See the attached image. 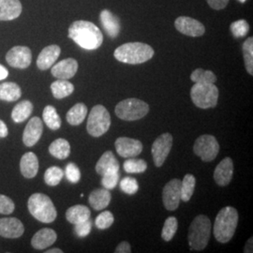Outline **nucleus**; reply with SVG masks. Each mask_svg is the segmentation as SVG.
<instances>
[{"mask_svg": "<svg viewBox=\"0 0 253 253\" xmlns=\"http://www.w3.org/2000/svg\"><path fill=\"white\" fill-rule=\"evenodd\" d=\"M101 25L111 38H117L120 32V21L117 15L108 9H103L100 14Z\"/></svg>", "mask_w": 253, "mask_h": 253, "instance_id": "nucleus-23", "label": "nucleus"}, {"mask_svg": "<svg viewBox=\"0 0 253 253\" xmlns=\"http://www.w3.org/2000/svg\"><path fill=\"white\" fill-rule=\"evenodd\" d=\"M6 60L10 67L24 70L30 66L32 54L27 46H15L6 54Z\"/></svg>", "mask_w": 253, "mask_h": 253, "instance_id": "nucleus-11", "label": "nucleus"}, {"mask_svg": "<svg viewBox=\"0 0 253 253\" xmlns=\"http://www.w3.org/2000/svg\"><path fill=\"white\" fill-rule=\"evenodd\" d=\"M238 223V212L233 207L222 208L214 223V236L219 243L229 242L235 235Z\"/></svg>", "mask_w": 253, "mask_h": 253, "instance_id": "nucleus-3", "label": "nucleus"}, {"mask_svg": "<svg viewBox=\"0 0 253 253\" xmlns=\"http://www.w3.org/2000/svg\"><path fill=\"white\" fill-rule=\"evenodd\" d=\"M69 38L85 50H96L103 42L100 28L88 21H75L69 28Z\"/></svg>", "mask_w": 253, "mask_h": 253, "instance_id": "nucleus-1", "label": "nucleus"}, {"mask_svg": "<svg viewBox=\"0 0 253 253\" xmlns=\"http://www.w3.org/2000/svg\"><path fill=\"white\" fill-rule=\"evenodd\" d=\"M25 227L16 217L0 218V235L5 238H18L24 235Z\"/></svg>", "mask_w": 253, "mask_h": 253, "instance_id": "nucleus-16", "label": "nucleus"}, {"mask_svg": "<svg viewBox=\"0 0 253 253\" xmlns=\"http://www.w3.org/2000/svg\"><path fill=\"white\" fill-rule=\"evenodd\" d=\"M64 172L61 168L57 166H52L46 170L44 173V181L48 186H57L63 178Z\"/></svg>", "mask_w": 253, "mask_h": 253, "instance_id": "nucleus-37", "label": "nucleus"}, {"mask_svg": "<svg viewBox=\"0 0 253 253\" xmlns=\"http://www.w3.org/2000/svg\"><path fill=\"white\" fill-rule=\"evenodd\" d=\"M193 151L195 155L202 159L203 162L209 163L217 158L219 152V145L215 136L205 134L196 139Z\"/></svg>", "mask_w": 253, "mask_h": 253, "instance_id": "nucleus-9", "label": "nucleus"}, {"mask_svg": "<svg viewBox=\"0 0 253 253\" xmlns=\"http://www.w3.org/2000/svg\"><path fill=\"white\" fill-rule=\"evenodd\" d=\"M116 253H131V248L128 242L123 241L120 244L118 245L115 251Z\"/></svg>", "mask_w": 253, "mask_h": 253, "instance_id": "nucleus-47", "label": "nucleus"}, {"mask_svg": "<svg viewBox=\"0 0 253 253\" xmlns=\"http://www.w3.org/2000/svg\"><path fill=\"white\" fill-rule=\"evenodd\" d=\"M20 170L26 178L35 177L39 171V160L36 154L27 152L23 155L20 162Z\"/></svg>", "mask_w": 253, "mask_h": 253, "instance_id": "nucleus-24", "label": "nucleus"}, {"mask_svg": "<svg viewBox=\"0 0 253 253\" xmlns=\"http://www.w3.org/2000/svg\"><path fill=\"white\" fill-rule=\"evenodd\" d=\"M20 0H0V21H11L22 13Z\"/></svg>", "mask_w": 253, "mask_h": 253, "instance_id": "nucleus-22", "label": "nucleus"}, {"mask_svg": "<svg viewBox=\"0 0 253 253\" xmlns=\"http://www.w3.org/2000/svg\"><path fill=\"white\" fill-rule=\"evenodd\" d=\"M111 126V116L103 105H95L88 116L86 129L92 137L105 134Z\"/></svg>", "mask_w": 253, "mask_h": 253, "instance_id": "nucleus-8", "label": "nucleus"}, {"mask_svg": "<svg viewBox=\"0 0 253 253\" xmlns=\"http://www.w3.org/2000/svg\"><path fill=\"white\" fill-rule=\"evenodd\" d=\"M208 5L212 8V9H224L227 6V4L229 3V0H207Z\"/></svg>", "mask_w": 253, "mask_h": 253, "instance_id": "nucleus-46", "label": "nucleus"}, {"mask_svg": "<svg viewBox=\"0 0 253 253\" xmlns=\"http://www.w3.org/2000/svg\"><path fill=\"white\" fill-rule=\"evenodd\" d=\"M52 75L57 79L69 80L73 78L78 71V62L74 58H66L52 66Z\"/></svg>", "mask_w": 253, "mask_h": 253, "instance_id": "nucleus-17", "label": "nucleus"}, {"mask_svg": "<svg viewBox=\"0 0 253 253\" xmlns=\"http://www.w3.org/2000/svg\"><path fill=\"white\" fill-rule=\"evenodd\" d=\"M211 221L205 215H199L193 219L189 230V246L191 251H203L207 248L211 236Z\"/></svg>", "mask_w": 253, "mask_h": 253, "instance_id": "nucleus-4", "label": "nucleus"}, {"mask_svg": "<svg viewBox=\"0 0 253 253\" xmlns=\"http://www.w3.org/2000/svg\"><path fill=\"white\" fill-rule=\"evenodd\" d=\"M115 112L117 117L122 120L136 121L148 114L149 105L139 99H126L118 103Z\"/></svg>", "mask_w": 253, "mask_h": 253, "instance_id": "nucleus-7", "label": "nucleus"}, {"mask_svg": "<svg viewBox=\"0 0 253 253\" xmlns=\"http://www.w3.org/2000/svg\"><path fill=\"white\" fill-rule=\"evenodd\" d=\"M42 118H43V121L45 122L46 126H48L50 129L57 130L60 128L61 118L57 114V111L54 106L47 105L43 110Z\"/></svg>", "mask_w": 253, "mask_h": 253, "instance_id": "nucleus-32", "label": "nucleus"}, {"mask_svg": "<svg viewBox=\"0 0 253 253\" xmlns=\"http://www.w3.org/2000/svg\"><path fill=\"white\" fill-rule=\"evenodd\" d=\"M51 90L55 99L61 100L73 94L74 85L68 80L58 79L51 84Z\"/></svg>", "mask_w": 253, "mask_h": 253, "instance_id": "nucleus-30", "label": "nucleus"}, {"mask_svg": "<svg viewBox=\"0 0 253 253\" xmlns=\"http://www.w3.org/2000/svg\"><path fill=\"white\" fill-rule=\"evenodd\" d=\"M92 230V222L90 219H87L85 221H83L81 223L75 224L74 232L79 237H85L90 234Z\"/></svg>", "mask_w": 253, "mask_h": 253, "instance_id": "nucleus-45", "label": "nucleus"}, {"mask_svg": "<svg viewBox=\"0 0 253 253\" xmlns=\"http://www.w3.org/2000/svg\"><path fill=\"white\" fill-rule=\"evenodd\" d=\"M230 29L235 38H242L249 33L250 26L246 20H238L231 24Z\"/></svg>", "mask_w": 253, "mask_h": 253, "instance_id": "nucleus-39", "label": "nucleus"}, {"mask_svg": "<svg viewBox=\"0 0 253 253\" xmlns=\"http://www.w3.org/2000/svg\"><path fill=\"white\" fill-rule=\"evenodd\" d=\"M180 200L181 180L174 178L169 181L163 188V205L167 210L173 211L179 207Z\"/></svg>", "mask_w": 253, "mask_h": 253, "instance_id": "nucleus-12", "label": "nucleus"}, {"mask_svg": "<svg viewBox=\"0 0 253 253\" xmlns=\"http://www.w3.org/2000/svg\"><path fill=\"white\" fill-rule=\"evenodd\" d=\"M22 96L21 87L17 84L7 82L0 84V100L5 101H15Z\"/></svg>", "mask_w": 253, "mask_h": 253, "instance_id": "nucleus-27", "label": "nucleus"}, {"mask_svg": "<svg viewBox=\"0 0 253 253\" xmlns=\"http://www.w3.org/2000/svg\"><path fill=\"white\" fill-rule=\"evenodd\" d=\"M49 152L58 160H66L71 154V145L67 140L59 138L50 145Z\"/></svg>", "mask_w": 253, "mask_h": 253, "instance_id": "nucleus-29", "label": "nucleus"}, {"mask_svg": "<svg viewBox=\"0 0 253 253\" xmlns=\"http://www.w3.org/2000/svg\"><path fill=\"white\" fill-rule=\"evenodd\" d=\"M9 134V129L6 124L0 120V138H5Z\"/></svg>", "mask_w": 253, "mask_h": 253, "instance_id": "nucleus-48", "label": "nucleus"}, {"mask_svg": "<svg viewBox=\"0 0 253 253\" xmlns=\"http://www.w3.org/2000/svg\"><path fill=\"white\" fill-rule=\"evenodd\" d=\"M112 199V194L106 189L93 190L89 195L88 202L93 209L100 211L107 208Z\"/></svg>", "mask_w": 253, "mask_h": 253, "instance_id": "nucleus-25", "label": "nucleus"}, {"mask_svg": "<svg viewBox=\"0 0 253 253\" xmlns=\"http://www.w3.org/2000/svg\"><path fill=\"white\" fill-rule=\"evenodd\" d=\"M177 227H178V222L176 217H168L164 222L163 231H162V237L163 240L166 242L171 241L177 231Z\"/></svg>", "mask_w": 253, "mask_h": 253, "instance_id": "nucleus-38", "label": "nucleus"}, {"mask_svg": "<svg viewBox=\"0 0 253 253\" xmlns=\"http://www.w3.org/2000/svg\"><path fill=\"white\" fill-rule=\"evenodd\" d=\"M95 168L98 174L104 175L110 172H119L120 164L112 151H106L100 157Z\"/></svg>", "mask_w": 253, "mask_h": 253, "instance_id": "nucleus-21", "label": "nucleus"}, {"mask_svg": "<svg viewBox=\"0 0 253 253\" xmlns=\"http://www.w3.org/2000/svg\"><path fill=\"white\" fill-rule=\"evenodd\" d=\"M245 66L249 74H253V38L250 37L245 41L243 44Z\"/></svg>", "mask_w": 253, "mask_h": 253, "instance_id": "nucleus-36", "label": "nucleus"}, {"mask_svg": "<svg viewBox=\"0 0 253 253\" xmlns=\"http://www.w3.org/2000/svg\"><path fill=\"white\" fill-rule=\"evenodd\" d=\"M218 88L214 84H197L191 87L190 97L194 105L198 108L216 107L218 100Z\"/></svg>", "mask_w": 253, "mask_h": 253, "instance_id": "nucleus-6", "label": "nucleus"}, {"mask_svg": "<svg viewBox=\"0 0 253 253\" xmlns=\"http://www.w3.org/2000/svg\"><path fill=\"white\" fill-rule=\"evenodd\" d=\"M46 253H63V251H62V250H60V249L55 248V249H52V250H48V251H46Z\"/></svg>", "mask_w": 253, "mask_h": 253, "instance_id": "nucleus-50", "label": "nucleus"}, {"mask_svg": "<svg viewBox=\"0 0 253 253\" xmlns=\"http://www.w3.org/2000/svg\"><path fill=\"white\" fill-rule=\"evenodd\" d=\"M115 57L122 63H145L154 55L153 48L143 42H127L118 47L114 53Z\"/></svg>", "mask_w": 253, "mask_h": 253, "instance_id": "nucleus-2", "label": "nucleus"}, {"mask_svg": "<svg viewBox=\"0 0 253 253\" xmlns=\"http://www.w3.org/2000/svg\"><path fill=\"white\" fill-rule=\"evenodd\" d=\"M234 174V163L229 157L223 159L217 164L215 172L214 179L218 186L225 187L230 184Z\"/></svg>", "mask_w": 253, "mask_h": 253, "instance_id": "nucleus-18", "label": "nucleus"}, {"mask_svg": "<svg viewBox=\"0 0 253 253\" xmlns=\"http://www.w3.org/2000/svg\"><path fill=\"white\" fill-rule=\"evenodd\" d=\"M65 174L67 176V179L70 181L71 183H78L81 179V172L78 166L75 163H69L66 167Z\"/></svg>", "mask_w": 253, "mask_h": 253, "instance_id": "nucleus-43", "label": "nucleus"}, {"mask_svg": "<svg viewBox=\"0 0 253 253\" xmlns=\"http://www.w3.org/2000/svg\"><path fill=\"white\" fill-rule=\"evenodd\" d=\"M27 208L33 217L43 223L53 222L57 216L52 200L42 193L32 194L27 202Z\"/></svg>", "mask_w": 253, "mask_h": 253, "instance_id": "nucleus-5", "label": "nucleus"}, {"mask_svg": "<svg viewBox=\"0 0 253 253\" xmlns=\"http://www.w3.org/2000/svg\"><path fill=\"white\" fill-rule=\"evenodd\" d=\"M114 221H115V217H114V215L112 214V212L104 211V212L100 213V215L96 217L95 224H96L98 229L105 230V229H108V228L112 226Z\"/></svg>", "mask_w": 253, "mask_h": 253, "instance_id": "nucleus-40", "label": "nucleus"}, {"mask_svg": "<svg viewBox=\"0 0 253 253\" xmlns=\"http://www.w3.org/2000/svg\"><path fill=\"white\" fill-rule=\"evenodd\" d=\"M90 209L82 205L69 208L66 212V218L72 224H78L90 218Z\"/></svg>", "mask_w": 253, "mask_h": 253, "instance_id": "nucleus-26", "label": "nucleus"}, {"mask_svg": "<svg viewBox=\"0 0 253 253\" xmlns=\"http://www.w3.org/2000/svg\"><path fill=\"white\" fill-rule=\"evenodd\" d=\"M172 146V136L170 133H163L159 136L152 145L151 153L156 167H162L167 159Z\"/></svg>", "mask_w": 253, "mask_h": 253, "instance_id": "nucleus-10", "label": "nucleus"}, {"mask_svg": "<svg viewBox=\"0 0 253 253\" xmlns=\"http://www.w3.org/2000/svg\"><path fill=\"white\" fill-rule=\"evenodd\" d=\"M123 168L127 173H143L147 169V163L143 159L128 158L123 164Z\"/></svg>", "mask_w": 253, "mask_h": 253, "instance_id": "nucleus-34", "label": "nucleus"}, {"mask_svg": "<svg viewBox=\"0 0 253 253\" xmlns=\"http://www.w3.org/2000/svg\"><path fill=\"white\" fill-rule=\"evenodd\" d=\"M8 75H9L8 70L3 65H0V81L6 79L8 77Z\"/></svg>", "mask_w": 253, "mask_h": 253, "instance_id": "nucleus-49", "label": "nucleus"}, {"mask_svg": "<svg viewBox=\"0 0 253 253\" xmlns=\"http://www.w3.org/2000/svg\"><path fill=\"white\" fill-rule=\"evenodd\" d=\"M238 1H239V2H241V3H245L247 0H238Z\"/></svg>", "mask_w": 253, "mask_h": 253, "instance_id": "nucleus-51", "label": "nucleus"}, {"mask_svg": "<svg viewBox=\"0 0 253 253\" xmlns=\"http://www.w3.org/2000/svg\"><path fill=\"white\" fill-rule=\"evenodd\" d=\"M119 178H120L119 172L106 173V174L102 175L101 185L106 190H113V189H115L117 187V185H118V183L119 182Z\"/></svg>", "mask_w": 253, "mask_h": 253, "instance_id": "nucleus-42", "label": "nucleus"}, {"mask_svg": "<svg viewBox=\"0 0 253 253\" xmlns=\"http://www.w3.org/2000/svg\"><path fill=\"white\" fill-rule=\"evenodd\" d=\"M43 131L42 121L34 117L29 120L27 126L25 127V131L23 134V142L27 147H31L36 145L40 141Z\"/></svg>", "mask_w": 253, "mask_h": 253, "instance_id": "nucleus-15", "label": "nucleus"}, {"mask_svg": "<svg viewBox=\"0 0 253 253\" xmlns=\"http://www.w3.org/2000/svg\"><path fill=\"white\" fill-rule=\"evenodd\" d=\"M32 112V102H30L29 100H23L14 106L11 112V118L15 123H22L30 117Z\"/></svg>", "mask_w": 253, "mask_h": 253, "instance_id": "nucleus-28", "label": "nucleus"}, {"mask_svg": "<svg viewBox=\"0 0 253 253\" xmlns=\"http://www.w3.org/2000/svg\"><path fill=\"white\" fill-rule=\"evenodd\" d=\"M190 79L197 84H214L217 81V76L211 71L197 69L191 73Z\"/></svg>", "mask_w": 253, "mask_h": 253, "instance_id": "nucleus-35", "label": "nucleus"}, {"mask_svg": "<svg viewBox=\"0 0 253 253\" xmlns=\"http://www.w3.org/2000/svg\"><path fill=\"white\" fill-rule=\"evenodd\" d=\"M57 235L53 229L44 228L38 231L32 237L31 245L35 250H45L56 241Z\"/></svg>", "mask_w": 253, "mask_h": 253, "instance_id": "nucleus-20", "label": "nucleus"}, {"mask_svg": "<svg viewBox=\"0 0 253 253\" xmlns=\"http://www.w3.org/2000/svg\"><path fill=\"white\" fill-rule=\"evenodd\" d=\"M196 185V178L193 174L188 173L181 181V200L184 202H189L193 195Z\"/></svg>", "mask_w": 253, "mask_h": 253, "instance_id": "nucleus-33", "label": "nucleus"}, {"mask_svg": "<svg viewBox=\"0 0 253 253\" xmlns=\"http://www.w3.org/2000/svg\"><path fill=\"white\" fill-rule=\"evenodd\" d=\"M115 146L118 155L125 159L135 158L143 151V144L139 140L128 137L118 138Z\"/></svg>", "mask_w": 253, "mask_h": 253, "instance_id": "nucleus-13", "label": "nucleus"}, {"mask_svg": "<svg viewBox=\"0 0 253 253\" xmlns=\"http://www.w3.org/2000/svg\"><path fill=\"white\" fill-rule=\"evenodd\" d=\"M86 115H87L86 105L84 103H77L70 109L66 118L69 124L73 126H78L84 122V118H86Z\"/></svg>", "mask_w": 253, "mask_h": 253, "instance_id": "nucleus-31", "label": "nucleus"}, {"mask_svg": "<svg viewBox=\"0 0 253 253\" xmlns=\"http://www.w3.org/2000/svg\"><path fill=\"white\" fill-rule=\"evenodd\" d=\"M120 189L128 195H133L139 190V184L135 178L126 176L120 181Z\"/></svg>", "mask_w": 253, "mask_h": 253, "instance_id": "nucleus-41", "label": "nucleus"}, {"mask_svg": "<svg viewBox=\"0 0 253 253\" xmlns=\"http://www.w3.org/2000/svg\"><path fill=\"white\" fill-rule=\"evenodd\" d=\"M15 205L8 196L0 194V214L9 215L14 211Z\"/></svg>", "mask_w": 253, "mask_h": 253, "instance_id": "nucleus-44", "label": "nucleus"}, {"mask_svg": "<svg viewBox=\"0 0 253 253\" xmlns=\"http://www.w3.org/2000/svg\"><path fill=\"white\" fill-rule=\"evenodd\" d=\"M174 27L180 33L187 36H203L206 32L205 26L201 22L188 16H180L176 19Z\"/></svg>", "mask_w": 253, "mask_h": 253, "instance_id": "nucleus-14", "label": "nucleus"}, {"mask_svg": "<svg viewBox=\"0 0 253 253\" xmlns=\"http://www.w3.org/2000/svg\"><path fill=\"white\" fill-rule=\"evenodd\" d=\"M61 54V49L58 45H49L45 47L38 56L37 66L41 71H46L54 65Z\"/></svg>", "mask_w": 253, "mask_h": 253, "instance_id": "nucleus-19", "label": "nucleus"}]
</instances>
